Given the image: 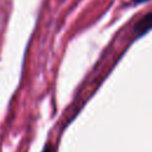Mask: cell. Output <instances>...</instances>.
<instances>
[{"label": "cell", "instance_id": "obj_2", "mask_svg": "<svg viewBox=\"0 0 152 152\" xmlns=\"http://www.w3.org/2000/svg\"><path fill=\"white\" fill-rule=\"evenodd\" d=\"M134 2H144V1H147V0H133Z\"/></svg>", "mask_w": 152, "mask_h": 152}, {"label": "cell", "instance_id": "obj_1", "mask_svg": "<svg viewBox=\"0 0 152 152\" xmlns=\"http://www.w3.org/2000/svg\"><path fill=\"white\" fill-rule=\"evenodd\" d=\"M151 28H152V13L144 15L135 25V32L138 34H142Z\"/></svg>", "mask_w": 152, "mask_h": 152}]
</instances>
